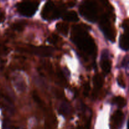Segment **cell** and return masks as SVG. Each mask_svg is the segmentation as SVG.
Masks as SVG:
<instances>
[{"label":"cell","instance_id":"cell-1","mask_svg":"<svg viewBox=\"0 0 129 129\" xmlns=\"http://www.w3.org/2000/svg\"><path fill=\"white\" fill-rule=\"evenodd\" d=\"M71 40L79 50L87 55H93L96 52V46L94 40L81 26H75L73 28Z\"/></svg>","mask_w":129,"mask_h":129},{"label":"cell","instance_id":"cell-2","mask_svg":"<svg viewBox=\"0 0 129 129\" xmlns=\"http://www.w3.org/2000/svg\"><path fill=\"white\" fill-rule=\"evenodd\" d=\"M79 11L80 15L87 21L94 23L98 19V6L91 1H86L79 6Z\"/></svg>","mask_w":129,"mask_h":129},{"label":"cell","instance_id":"cell-3","mask_svg":"<svg viewBox=\"0 0 129 129\" xmlns=\"http://www.w3.org/2000/svg\"><path fill=\"white\" fill-rule=\"evenodd\" d=\"M39 3L33 1H22L16 5V8L20 15L26 17H31L36 13Z\"/></svg>","mask_w":129,"mask_h":129},{"label":"cell","instance_id":"cell-4","mask_svg":"<svg viewBox=\"0 0 129 129\" xmlns=\"http://www.w3.org/2000/svg\"><path fill=\"white\" fill-rule=\"evenodd\" d=\"M41 15L42 18L45 20H54L60 16V11L52 1H48L43 8Z\"/></svg>","mask_w":129,"mask_h":129},{"label":"cell","instance_id":"cell-5","mask_svg":"<svg viewBox=\"0 0 129 129\" xmlns=\"http://www.w3.org/2000/svg\"><path fill=\"white\" fill-rule=\"evenodd\" d=\"M100 28L104 34L105 37L111 42L115 41V34L112 26L110 19L107 15L103 16L100 23Z\"/></svg>","mask_w":129,"mask_h":129},{"label":"cell","instance_id":"cell-6","mask_svg":"<svg viewBox=\"0 0 129 129\" xmlns=\"http://www.w3.org/2000/svg\"><path fill=\"white\" fill-rule=\"evenodd\" d=\"M31 52L32 54L40 57H51L54 53V49L48 46H32L31 47Z\"/></svg>","mask_w":129,"mask_h":129},{"label":"cell","instance_id":"cell-7","mask_svg":"<svg viewBox=\"0 0 129 129\" xmlns=\"http://www.w3.org/2000/svg\"><path fill=\"white\" fill-rule=\"evenodd\" d=\"M100 65L105 75H107L110 73L112 65L109 58V53L107 50H103V51L102 52Z\"/></svg>","mask_w":129,"mask_h":129},{"label":"cell","instance_id":"cell-8","mask_svg":"<svg viewBox=\"0 0 129 129\" xmlns=\"http://www.w3.org/2000/svg\"><path fill=\"white\" fill-rule=\"evenodd\" d=\"M13 84L18 91L23 93L26 89V84L23 77L20 74H15L13 76Z\"/></svg>","mask_w":129,"mask_h":129},{"label":"cell","instance_id":"cell-9","mask_svg":"<svg viewBox=\"0 0 129 129\" xmlns=\"http://www.w3.org/2000/svg\"><path fill=\"white\" fill-rule=\"evenodd\" d=\"M123 118H124V116H123V113L120 110L116 111L112 118V122H113L114 127H118L119 126L122 125Z\"/></svg>","mask_w":129,"mask_h":129},{"label":"cell","instance_id":"cell-10","mask_svg":"<svg viewBox=\"0 0 129 129\" xmlns=\"http://www.w3.org/2000/svg\"><path fill=\"white\" fill-rule=\"evenodd\" d=\"M71 112V107L66 102H63L59 105V113L63 116H68Z\"/></svg>","mask_w":129,"mask_h":129},{"label":"cell","instance_id":"cell-11","mask_svg":"<svg viewBox=\"0 0 129 129\" xmlns=\"http://www.w3.org/2000/svg\"><path fill=\"white\" fill-rule=\"evenodd\" d=\"M94 92L96 94L103 84V79L100 75H95L93 78Z\"/></svg>","mask_w":129,"mask_h":129},{"label":"cell","instance_id":"cell-12","mask_svg":"<svg viewBox=\"0 0 129 129\" xmlns=\"http://www.w3.org/2000/svg\"><path fill=\"white\" fill-rule=\"evenodd\" d=\"M128 37L127 34H122L120 37L119 46L122 50L127 51L128 49Z\"/></svg>","mask_w":129,"mask_h":129},{"label":"cell","instance_id":"cell-13","mask_svg":"<svg viewBox=\"0 0 129 129\" xmlns=\"http://www.w3.org/2000/svg\"><path fill=\"white\" fill-rule=\"evenodd\" d=\"M63 19L66 21H74V22H76L79 20V17L78 15L75 11H71L66 12L63 16Z\"/></svg>","mask_w":129,"mask_h":129},{"label":"cell","instance_id":"cell-14","mask_svg":"<svg viewBox=\"0 0 129 129\" xmlns=\"http://www.w3.org/2000/svg\"><path fill=\"white\" fill-rule=\"evenodd\" d=\"M113 102L114 103V104L117 105L120 108H123V107H125L126 104H127L126 100L123 97L120 96L115 97L113 100Z\"/></svg>","mask_w":129,"mask_h":129},{"label":"cell","instance_id":"cell-15","mask_svg":"<svg viewBox=\"0 0 129 129\" xmlns=\"http://www.w3.org/2000/svg\"><path fill=\"white\" fill-rule=\"evenodd\" d=\"M56 28L58 30V31L60 33H61L62 34H64L65 35L68 34L69 28H68V25H66V24L62 23H59L57 24Z\"/></svg>","mask_w":129,"mask_h":129},{"label":"cell","instance_id":"cell-16","mask_svg":"<svg viewBox=\"0 0 129 129\" xmlns=\"http://www.w3.org/2000/svg\"><path fill=\"white\" fill-rule=\"evenodd\" d=\"M89 89H90V86H89V83H86L84 85V89H83V94L85 96H87L89 94Z\"/></svg>","mask_w":129,"mask_h":129},{"label":"cell","instance_id":"cell-17","mask_svg":"<svg viewBox=\"0 0 129 129\" xmlns=\"http://www.w3.org/2000/svg\"><path fill=\"white\" fill-rule=\"evenodd\" d=\"M117 82H118V85L120 87H122V88H125V84L124 80H123V79L122 77L118 76V78H117Z\"/></svg>","mask_w":129,"mask_h":129},{"label":"cell","instance_id":"cell-18","mask_svg":"<svg viewBox=\"0 0 129 129\" xmlns=\"http://www.w3.org/2000/svg\"><path fill=\"white\" fill-rule=\"evenodd\" d=\"M128 64V56L126 55L124 58H123V62H122V66L123 67H127Z\"/></svg>","mask_w":129,"mask_h":129},{"label":"cell","instance_id":"cell-19","mask_svg":"<svg viewBox=\"0 0 129 129\" xmlns=\"http://www.w3.org/2000/svg\"><path fill=\"white\" fill-rule=\"evenodd\" d=\"M33 98H34V100H35L36 102H40V98H39V96H38L37 94H35V93H34V94H33Z\"/></svg>","mask_w":129,"mask_h":129}]
</instances>
